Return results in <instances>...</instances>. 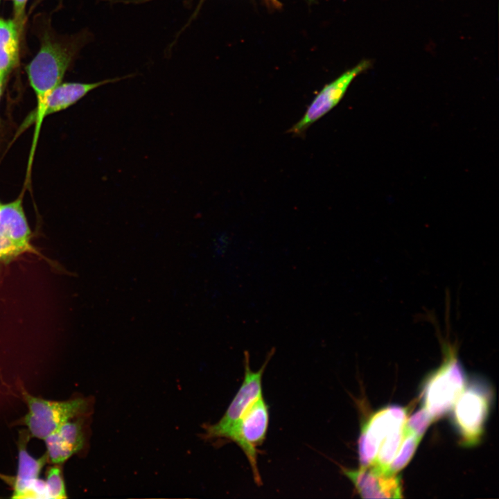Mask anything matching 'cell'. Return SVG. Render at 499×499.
<instances>
[{"label":"cell","mask_w":499,"mask_h":499,"mask_svg":"<svg viewBox=\"0 0 499 499\" xmlns=\"http://www.w3.org/2000/svg\"><path fill=\"white\" fill-rule=\"evenodd\" d=\"M74 51L62 44L45 39L40 51L26 66L29 84L36 97L37 105L27 118L26 125L34 123L35 131L30 155L34 156L43 121V113L47 98L62 82L69 67Z\"/></svg>","instance_id":"6da1fadb"},{"label":"cell","mask_w":499,"mask_h":499,"mask_svg":"<svg viewBox=\"0 0 499 499\" xmlns=\"http://www.w3.org/2000/svg\"><path fill=\"white\" fill-rule=\"evenodd\" d=\"M444 349V362L428 380L423 392V408L434 420L453 408L466 385L464 370L455 349L450 345Z\"/></svg>","instance_id":"7a4b0ae2"},{"label":"cell","mask_w":499,"mask_h":499,"mask_svg":"<svg viewBox=\"0 0 499 499\" xmlns=\"http://www.w3.org/2000/svg\"><path fill=\"white\" fill-rule=\"evenodd\" d=\"M28 411L23 419L29 434L44 439L64 423L85 412L87 403L82 399L51 401L23 393Z\"/></svg>","instance_id":"3957f363"},{"label":"cell","mask_w":499,"mask_h":499,"mask_svg":"<svg viewBox=\"0 0 499 499\" xmlns=\"http://www.w3.org/2000/svg\"><path fill=\"white\" fill-rule=\"evenodd\" d=\"M269 423L268 407L260 396L245 410L227 436L243 450L250 462L255 482L261 484L257 465L256 447L265 439Z\"/></svg>","instance_id":"277c9868"},{"label":"cell","mask_w":499,"mask_h":499,"mask_svg":"<svg viewBox=\"0 0 499 499\" xmlns=\"http://www.w3.org/2000/svg\"><path fill=\"white\" fill-rule=\"evenodd\" d=\"M274 351V349L270 351L266 361L257 371L251 369L250 355L247 351H245V377L243 383L223 417L216 423L206 427V438L227 439L245 410L254 401L262 395L263 374Z\"/></svg>","instance_id":"5b68a950"},{"label":"cell","mask_w":499,"mask_h":499,"mask_svg":"<svg viewBox=\"0 0 499 499\" xmlns=\"http://www.w3.org/2000/svg\"><path fill=\"white\" fill-rule=\"evenodd\" d=\"M489 393L477 385L464 388L454 404V420L466 445L480 439L489 407Z\"/></svg>","instance_id":"8992f818"},{"label":"cell","mask_w":499,"mask_h":499,"mask_svg":"<svg viewBox=\"0 0 499 499\" xmlns=\"http://www.w3.org/2000/svg\"><path fill=\"white\" fill-rule=\"evenodd\" d=\"M369 66V61H362L326 85L313 98L302 117L288 132L295 136L304 134L310 126L340 103L353 79Z\"/></svg>","instance_id":"52a82bcc"},{"label":"cell","mask_w":499,"mask_h":499,"mask_svg":"<svg viewBox=\"0 0 499 499\" xmlns=\"http://www.w3.org/2000/svg\"><path fill=\"white\" fill-rule=\"evenodd\" d=\"M407 410L399 406H389L374 414L365 423L358 440L361 466L374 461L379 446L389 434L402 428L407 419Z\"/></svg>","instance_id":"ba28073f"},{"label":"cell","mask_w":499,"mask_h":499,"mask_svg":"<svg viewBox=\"0 0 499 499\" xmlns=\"http://www.w3.org/2000/svg\"><path fill=\"white\" fill-rule=\"evenodd\" d=\"M17 475L12 478L13 498H48L45 482L39 478L43 466L48 461L46 453L40 458L33 457L26 450V442L20 439Z\"/></svg>","instance_id":"9c48e42d"},{"label":"cell","mask_w":499,"mask_h":499,"mask_svg":"<svg viewBox=\"0 0 499 499\" xmlns=\"http://www.w3.org/2000/svg\"><path fill=\"white\" fill-rule=\"evenodd\" d=\"M362 498H403L400 478L396 474L381 471L373 466L358 469L342 468Z\"/></svg>","instance_id":"30bf717a"},{"label":"cell","mask_w":499,"mask_h":499,"mask_svg":"<svg viewBox=\"0 0 499 499\" xmlns=\"http://www.w3.org/2000/svg\"><path fill=\"white\" fill-rule=\"evenodd\" d=\"M0 236L24 248L28 253H37L31 244L33 232L28 224L21 195L0 207Z\"/></svg>","instance_id":"8fae6325"},{"label":"cell","mask_w":499,"mask_h":499,"mask_svg":"<svg viewBox=\"0 0 499 499\" xmlns=\"http://www.w3.org/2000/svg\"><path fill=\"white\" fill-rule=\"evenodd\" d=\"M48 461L60 464L80 451L84 445V434L80 421H68L44 439Z\"/></svg>","instance_id":"7c38bea8"},{"label":"cell","mask_w":499,"mask_h":499,"mask_svg":"<svg viewBox=\"0 0 499 499\" xmlns=\"http://www.w3.org/2000/svg\"><path fill=\"white\" fill-rule=\"evenodd\" d=\"M132 76V74L89 83L61 82L51 91L46 99L43 113L44 118L69 108L96 88Z\"/></svg>","instance_id":"4fadbf2b"},{"label":"cell","mask_w":499,"mask_h":499,"mask_svg":"<svg viewBox=\"0 0 499 499\" xmlns=\"http://www.w3.org/2000/svg\"><path fill=\"white\" fill-rule=\"evenodd\" d=\"M21 28L15 19L0 18V74L8 75L16 67L19 57Z\"/></svg>","instance_id":"5bb4252c"},{"label":"cell","mask_w":499,"mask_h":499,"mask_svg":"<svg viewBox=\"0 0 499 499\" xmlns=\"http://www.w3.org/2000/svg\"><path fill=\"white\" fill-rule=\"evenodd\" d=\"M421 439V437L408 430L404 424V438L396 455L388 468L389 473L396 474L408 464Z\"/></svg>","instance_id":"9a60e30c"},{"label":"cell","mask_w":499,"mask_h":499,"mask_svg":"<svg viewBox=\"0 0 499 499\" xmlns=\"http://www.w3.org/2000/svg\"><path fill=\"white\" fill-rule=\"evenodd\" d=\"M45 482L48 498L62 499L67 497L62 473L59 464L49 467L46 471Z\"/></svg>","instance_id":"2e32d148"},{"label":"cell","mask_w":499,"mask_h":499,"mask_svg":"<svg viewBox=\"0 0 499 499\" xmlns=\"http://www.w3.org/2000/svg\"><path fill=\"white\" fill-rule=\"evenodd\" d=\"M433 418L425 408H422L407 418L405 426L414 434L422 437L427 428L432 422Z\"/></svg>","instance_id":"e0dca14e"},{"label":"cell","mask_w":499,"mask_h":499,"mask_svg":"<svg viewBox=\"0 0 499 499\" xmlns=\"http://www.w3.org/2000/svg\"><path fill=\"white\" fill-rule=\"evenodd\" d=\"M25 253L26 250L0 236V263L9 264Z\"/></svg>","instance_id":"ac0fdd59"},{"label":"cell","mask_w":499,"mask_h":499,"mask_svg":"<svg viewBox=\"0 0 499 499\" xmlns=\"http://www.w3.org/2000/svg\"><path fill=\"white\" fill-rule=\"evenodd\" d=\"M28 0H13L15 19L22 27L24 19L25 7Z\"/></svg>","instance_id":"d6986e66"},{"label":"cell","mask_w":499,"mask_h":499,"mask_svg":"<svg viewBox=\"0 0 499 499\" xmlns=\"http://www.w3.org/2000/svg\"><path fill=\"white\" fill-rule=\"evenodd\" d=\"M7 76L0 74V101L3 92Z\"/></svg>","instance_id":"ffe728a7"},{"label":"cell","mask_w":499,"mask_h":499,"mask_svg":"<svg viewBox=\"0 0 499 499\" xmlns=\"http://www.w3.org/2000/svg\"><path fill=\"white\" fill-rule=\"evenodd\" d=\"M269 1H272V3H276V2H277L276 0H269Z\"/></svg>","instance_id":"44dd1931"},{"label":"cell","mask_w":499,"mask_h":499,"mask_svg":"<svg viewBox=\"0 0 499 499\" xmlns=\"http://www.w3.org/2000/svg\"><path fill=\"white\" fill-rule=\"evenodd\" d=\"M1 204H2V203L0 202V207H1Z\"/></svg>","instance_id":"7402d4cb"},{"label":"cell","mask_w":499,"mask_h":499,"mask_svg":"<svg viewBox=\"0 0 499 499\" xmlns=\"http://www.w3.org/2000/svg\"><path fill=\"white\" fill-rule=\"evenodd\" d=\"M13 1V0H12Z\"/></svg>","instance_id":"603a6c76"}]
</instances>
